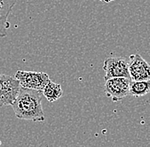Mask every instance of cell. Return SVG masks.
Here are the masks:
<instances>
[{
	"instance_id": "1",
	"label": "cell",
	"mask_w": 150,
	"mask_h": 147,
	"mask_svg": "<svg viewBox=\"0 0 150 147\" xmlns=\"http://www.w3.org/2000/svg\"><path fill=\"white\" fill-rule=\"evenodd\" d=\"M42 91L21 88L17 97L11 104L16 117L21 120L44 122L45 120L42 107Z\"/></svg>"
},
{
	"instance_id": "2",
	"label": "cell",
	"mask_w": 150,
	"mask_h": 147,
	"mask_svg": "<svg viewBox=\"0 0 150 147\" xmlns=\"http://www.w3.org/2000/svg\"><path fill=\"white\" fill-rule=\"evenodd\" d=\"M15 78L20 83L21 88L42 91L45 86L50 80L49 75L45 72L17 71Z\"/></svg>"
},
{
	"instance_id": "3",
	"label": "cell",
	"mask_w": 150,
	"mask_h": 147,
	"mask_svg": "<svg viewBox=\"0 0 150 147\" xmlns=\"http://www.w3.org/2000/svg\"><path fill=\"white\" fill-rule=\"evenodd\" d=\"M131 82V78L127 77L109 78L105 80L104 92L113 102L122 101L129 94Z\"/></svg>"
},
{
	"instance_id": "4",
	"label": "cell",
	"mask_w": 150,
	"mask_h": 147,
	"mask_svg": "<svg viewBox=\"0 0 150 147\" xmlns=\"http://www.w3.org/2000/svg\"><path fill=\"white\" fill-rule=\"evenodd\" d=\"M21 89L19 82L13 77L0 74V107L11 106Z\"/></svg>"
},
{
	"instance_id": "5",
	"label": "cell",
	"mask_w": 150,
	"mask_h": 147,
	"mask_svg": "<svg viewBox=\"0 0 150 147\" xmlns=\"http://www.w3.org/2000/svg\"><path fill=\"white\" fill-rule=\"evenodd\" d=\"M103 70L105 71L104 79L108 80L112 77L130 78L129 62L123 57H109L104 61Z\"/></svg>"
},
{
	"instance_id": "6",
	"label": "cell",
	"mask_w": 150,
	"mask_h": 147,
	"mask_svg": "<svg viewBox=\"0 0 150 147\" xmlns=\"http://www.w3.org/2000/svg\"><path fill=\"white\" fill-rule=\"evenodd\" d=\"M128 62L131 81L150 80V64L139 54L131 55Z\"/></svg>"
},
{
	"instance_id": "7",
	"label": "cell",
	"mask_w": 150,
	"mask_h": 147,
	"mask_svg": "<svg viewBox=\"0 0 150 147\" xmlns=\"http://www.w3.org/2000/svg\"><path fill=\"white\" fill-rule=\"evenodd\" d=\"M17 0H0V38L7 36L9 27L8 17Z\"/></svg>"
},
{
	"instance_id": "8",
	"label": "cell",
	"mask_w": 150,
	"mask_h": 147,
	"mask_svg": "<svg viewBox=\"0 0 150 147\" xmlns=\"http://www.w3.org/2000/svg\"><path fill=\"white\" fill-rule=\"evenodd\" d=\"M42 94L49 102H55L62 96L63 91L61 84L50 80L43 89Z\"/></svg>"
},
{
	"instance_id": "9",
	"label": "cell",
	"mask_w": 150,
	"mask_h": 147,
	"mask_svg": "<svg viewBox=\"0 0 150 147\" xmlns=\"http://www.w3.org/2000/svg\"><path fill=\"white\" fill-rule=\"evenodd\" d=\"M150 92V80L147 81H131L129 94L133 97H142Z\"/></svg>"
}]
</instances>
